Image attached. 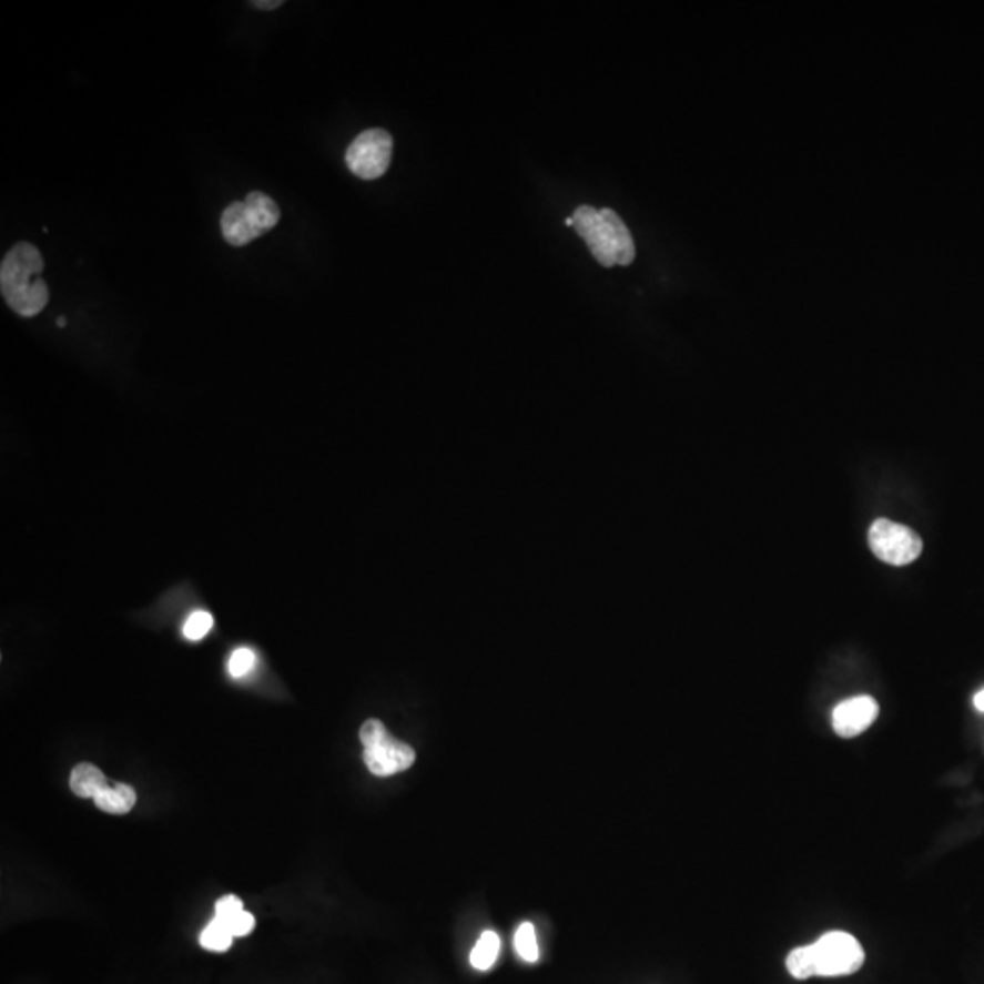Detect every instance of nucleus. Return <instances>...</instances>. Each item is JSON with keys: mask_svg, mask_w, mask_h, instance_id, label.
I'll list each match as a JSON object with an SVG mask.
<instances>
[{"mask_svg": "<svg viewBox=\"0 0 984 984\" xmlns=\"http://www.w3.org/2000/svg\"><path fill=\"white\" fill-rule=\"evenodd\" d=\"M110 782L106 781V777L98 765L88 764V762L75 765L72 775H70V788L81 799H93Z\"/></svg>", "mask_w": 984, "mask_h": 984, "instance_id": "f8f14e48", "label": "nucleus"}, {"mask_svg": "<svg viewBox=\"0 0 984 984\" xmlns=\"http://www.w3.org/2000/svg\"><path fill=\"white\" fill-rule=\"evenodd\" d=\"M516 954L527 963H536L538 961V941H536V930L530 923L520 924V929L516 930L515 935Z\"/></svg>", "mask_w": 984, "mask_h": 984, "instance_id": "2eb2a0df", "label": "nucleus"}, {"mask_svg": "<svg viewBox=\"0 0 984 984\" xmlns=\"http://www.w3.org/2000/svg\"><path fill=\"white\" fill-rule=\"evenodd\" d=\"M498 954H500V937L493 930H487L470 952V964L480 972H487L495 966Z\"/></svg>", "mask_w": 984, "mask_h": 984, "instance_id": "ddd939ff", "label": "nucleus"}, {"mask_svg": "<svg viewBox=\"0 0 984 984\" xmlns=\"http://www.w3.org/2000/svg\"><path fill=\"white\" fill-rule=\"evenodd\" d=\"M57 325L61 328L64 327V325H67V319H64V317H59V319H57Z\"/></svg>", "mask_w": 984, "mask_h": 984, "instance_id": "5701e85b", "label": "nucleus"}, {"mask_svg": "<svg viewBox=\"0 0 984 984\" xmlns=\"http://www.w3.org/2000/svg\"><path fill=\"white\" fill-rule=\"evenodd\" d=\"M813 970L819 977L852 975L864 964V950L853 935L830 932L810 944Z\"/></svg>", "mask_w": 984, "mask_h": 984, "instance_id": "7ed1b4c3", "label": "nucleus"}, {"mask_svg": "<svg viewBox=\"0 0 984 984\" xmlns=\"http://www.w3.org/2000/svg\"><path fill=\"white\" fill-rule=\"evenodd\" d=\"M252 6L257 10H277L283 6V0H257V2H252Z\"/></svg>", "mask_w": 984, "mask_h": 984, "instance_id": "412c9836", "label": "nucleus"}, {"mask_svg": "<svg viewBox=\"0 0 984 984\" xmlns=\"http://www.w3.org/2000/svg\"><path fill=\"white\" fill-rule=\"evenodd\" d=\"M572 220H575L572 229L577 230L578 234L586 240L592 257L600 265L606 266V268L617 265L609 230H607L606 223H603L600 210H595L592 206H580V209L575 210Z\"/></svg>", "mask_w": 984, "mask_h": 984, "instance_id": "423d86ee", "label": "nucleus"}, {"mask_svg": "<svg viewBox=\"0 0 984 984\" xmlns=\"http://www.w3.org/2000/svg\"><path fill=\"white\" fill-rule=\"evenodd\" d=\"M232 939H234V935L230 932L225 921L220 917H214L212 919V923L203 930L200 943L204 950L221 954V952H226V950L232 946Z\"/></svg>", "mask_w": 984, "mask_h": 984, "instance_id": "4468645a", "label": "nucleus"}, {"mask_svg": "<svg viewBox=\"0 0 984 984\" xmlns=\"http://www.w3.org/2000/svg\"><path fill=\"white\" fill-rule=\"evenodd\" d=\"M138 801V793L130 784H108L102 788L98 795L93 797V802L99 810L110 815H126L128 811H132Z\"/></svg>", "mask_w": 984, "mask_h": 984, "instance_id": "9b49d317", "label": "nucleus"}, {"mask_svg": "<svg viewBox=\"0 0 984 984\" xmlns=\"http://www.w3.org/2000/svg\"><path fill=\"white\" fill-rule=\"evenodd\" d=\"M243 912V901L235 895H225L215 903V917L230 919Z\"/></svg>", "mask_w": 984, "mask_h": 984, "instance_id": "aec40b11", "label": "nucleus"}, {"mask_svg": "<svg viewBox=\"0 0 984 984\" xmlns=\"http://www.w3.org/2000/svg\"><path fill=\"white\" fill-rule=\"evenodd\" d=\"M566 225L567 226H575V220H572V217H569V220L566 221Z\"/></svg>", "mask_w": 984, "mask_h": 984, "instance_id": "b1692460", "label": "nucleus"}, {"mask_svg": "<svg viewBox=\"0 0 984 984\" xmlns=\"http://www.w3.org/2000/svg\"><path fill=\"white\" fill-rule=\"evenodd\" d=\"M600 215H602L603 223H606L607 230H609L617 265H631L637 251H635V243H632L631 232H629L628 226L620 220V215L615 210H600Z\"/></svg>", "mask_w": 984, "mask_h": 984, "instance_id": "9d476101", "label": "nucleus"}, {"mask_svg": "<svg viewBox=\"0 0 984 984\" xmlns=\"http://www.w3.org/2000/svg\"><path fill=\"white\" fill-rule=\"evenodd\" d=\"M785 966H788L790 974L793 975L795 980H810V977H815L810 944L793 950V952L788 955V960H785Z\"/></svg>", "mask_w": 984, "mask_h": 984, "instance_id": "dca6fc26", "label": "nucleus"}, {"mask_svg": "<svg viewBox=\"0 0 984 984\" xmlns=\"http://www.w3.org/2000/svg\"><path fill=\"white\" fill-rule=\"evenodd\" d=\"M393 159V135L382 128H371L354 139L345 153L347 166L363 181L382 177Z\"/></svg>", "mask_w": 984, "mask_h": 984, "instance_id": "39448f33", "label": "nucleus"}, {"mask_svg": "<svg viewBox=\"0 0 984 984\" xmlns=\"http://www.w3.org/2000/svg\"><path fill=\"white\" fill-rule=\"evenodd\" d=\"M243 203H245L246 217L251 221L252 229H254L257 237L265 235L266 232H271L272 229H276L281 220V210L276 201L263 194V192H251V194L246 195V200Z\"/></svg>", "mask_w": 984, "mask_h": 984, "instance_id": "1a4fd4ad", "label": "nucleus"}, {"mask_svg": "<svg viewBox=\"0 0 984 984\" xmlns=\"http://www.w3.org/2000/svg\"><path fill=\"white\" fill-rule=\"evenodd\" d=\"M212 628H214V617L209 611H195L184 622L183 635L192 642H197L203 640Z\"/></svg>", "mask_w": 984, "mask_h": 984, "instance_id": "f3484780", "label": "nucleus"}, {"mask_svg": "<svg viewBox=\"0 0 984 984\" xmlns=\"http://www.w3.org/2000/svg\"><path fill=\"white\" fill-rule=\"evenodd\" d=\"M255 666V653L252 649L241 648L235 649L232 657L229 660V673L234 677V679H241V677H245V674L251 673L252 669Z\"/></svg>", "mask_w": 984, "mask_h": 984, "instance_id": "a211bd4d", "label": "nucleus"}, {"mask_svg": "<svg viewBox=\"0 0 984 984\" xmlns=\"http://www.w3.org/2000/svg\"><path fill=\"white\" fill-rule=\"evenodd\" d=\"M363 742V760L376 777L396 775L414 764L416 751L402 740L394 739L379 720H367L359 730Z\"/></svg>", "mask_w": 984, "mask_h": 984, "instance_id": "f03ea898", "label": "nucleus"}, {"mask_svg": "<svg viewBox=\"0 0 984 984\" xmlns=\"http://www.w3.org/2000/svg\"><path fill=\"white\" fill-rule=\"evenodd\" d=\"M974 706L980 709L981 713H984V689H981L980 693L975 694Z\"/></svg>", "mask_w": 984, "mask_h": 984, "instance_id": "4be33fe9", "label": "nucleus"}, {"mask_svg": "<svg viewBox=\"0 0 984 984\" xmlns=\"http://www.w3.org/2000/svg\"><path fill=\"white\" fill-rule=\"evenodd\" d=\"M878 714L879 704L872 697H868V694L853 697L833 709V730L839 737L853 739V737L864 733L875 722Z\"/></svg>", "mask_w": 984, "mask_h": 984, "instance_id": "0eeeda50", "label": "nucleus"}, {"mask_svg": "<svg viewBox=\"0 0 984 984\" xmlns=\"http://www.w3.org/2000/svg\"><path fill=\"white\" fill-rule=\"evenodd\" d=\"M221 232H223L226 243L232 246H246L257 240V234L246 217L243 201H234L226 206L225 212L221 215Z\"/></svg>", "mask_w": 984, "mask_h": 984, "instance_id": "6e6552de", "label": "nucleus"}, {"mask_svg": "<svg viewBox=\"0 0 984 984\" xmlns=\"http://www.w3.org/2000/svg\"><path fill=\"white\" fill-rule=\"evenodd\" d=\"M44 260L35 245L21 241L0 265V291L11 311L21 317L41 314L50 302V288L42 280Z\"/></svg>", "mask_w": 984, "mask_h": 984, "instance_id": "f257e3e1", "label": "nucleus"}, {"mask_svg": "<svg viewBox=\"0 0 984 984\" xmlns=\"http://www.w3.org/2000/svg\"><path fill=\"white\" fill-rule=\"evenodd\" d=\"M868 541L873 555L890 566H909L923 552V540L915 530L886 518L873 521Z\"/></svg>", "mask_w": 984, "mask_h": 984, "instance_id": "20e7f679", "label": "nucleus"}, {"mask_svg": "<svg viewBox=\"0 0 984 984\" xmlns=\"http://www.w3.org/2000/svg\"><path fill=\"white\" fill-rule=\"evenodd\" d=\"M223 921H225V919H223ZM225 923L234 937H246V935L251 934L252 930H254L255 919L252 913L243 910V912L237 913L234 917L226 919Z\"/></svg>", "mask_w": 984, "mask_h": 984, "instance_id": "6ab92c4d", "label": "nucleus"}]
</instances>
